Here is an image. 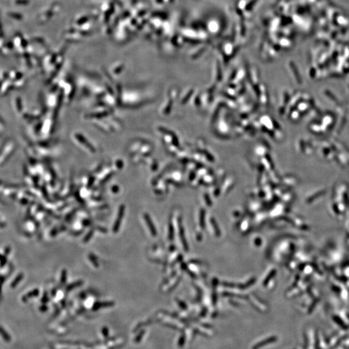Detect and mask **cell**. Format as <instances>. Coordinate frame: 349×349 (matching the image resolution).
Masks as SVG:
<instances>
[{
	"label": "cell",
	"mask_w": 349,
	"mask_h": 349,
	"mask_svg": "<svg viewBox=\"0 0 349 349\" xmlns=\"http://www.w3.org/2000/svg\"><path fill=\"white\" fill-rule=\"evenodd\" d=\"M124 213H125V206L120 205V207H119V209H118L117 217L116 220H115L114 223L113 225V232L114 233H117L119 231L121 223H122V221L124 216Z\"/></svg>",
	"instance_id": "obj_1"
},
{
	"label": "cell",
	"mask_w": 349,
	"mask_h": 349,
	"mask_svg": "<svg viewBox=\"0 0 349 349\" xmlns=\"http://www.w3.org/2000/svg\"><path fill=\"white\" fill-rule=\"evenodd\" d=\"M144 220H145V222H146L147 225L148 226L149 229H150V231L151 233V235L153 236H155L156 235H157V231H156L155 227L153 225V223L152 222V221H151L150 215H149L148 213H144Z\"/></svg>",
	"instance_id": "obj_2"
},
{
	"label": "cell",
	"mask_w": 349,
	"mask_h": 349,
	"mask_svg": "<svg viewBox=\"0 0 349 349\" xmlns=\"http://www.w3.org/2000/svg\"><path fill=\"white\" fill-rule=\"evenodd\" d=\"M83 284V281L82 280L75 281V282H73L72 283H71L70 284H69V285L66 287V290L67 291V292H70V291L74 290V289H76V288L82 286Z\"/></svg>",
	"instance_id": "obj_3"
},
{
	"label": "cell",
	"mask_w": 349,
	"mask_h": 349,
	"mask_svg": "<svg viewBox=\"0 0 349 349\" xmlns=\"http://www.w3.org/2000/svg\"><path fill=\"white\" fill-rule=\"evenodd\" d=\"M88 258H89V260L91 262V263L93 264V265L94 267L98 268L99 266V263H98L97 257L94 255L93 253H90L89 254V255H88Z\"/></svg>",
	"instance_id": "obj_4"
},
{
	"label": "cell",
	"mask_w": 349,
	"mask_h": 349,
	"mask_svg": "<svg viewBox=\"0 0 349 349\" xmlns=\"http://www.w3.org/2000/svg\"><path fill=\"white\" fill-rule=\"evenodd\" d=\"M114 303L113 302H98L94 304V309H97L101 307H111L113 306Z\"/></svg>",
	"instance_id": "obj_5"
},
{
	"label": "cell",
	"mask_w": 349,
	"mask_h": 349,
	"mask_svg": "<svg viewBox=\"0 0 349 349\" xmlns=\"http://www.w3.org/2000/svg\"><path fill=\"white\" fill-rule=\"evenodd\" d=\"M274 340H275V339L274 338L270 337V338L268 339V340H264L263 341L260 342V343H257V345H255V346H254L253 349H259V348L261 347V346H263V345H265L266 344H268V343H271V342H272V341H274Z\"/></svg>",
	"instance_id": "obj_6"
},
{
	"label": "cell",
	"mask_w": 349,
	"mask_h": 349,
	"mask_svg": "<svg viewBox=\"0 0 349 349\" xmlns=\"http://www.w3.org/2000/svg\"><path fill=\"white\" fill-rule=\"evenodd\" d=\"M94 229H91V230H89L87 234L85 235L84 238L83 239V242L84 243H87V242H89V240L91 239V238L93 237V236L94 235Z\"/></svg>",
	"instance_id": "obj_7"
},
{
	"label": "cell",
	"mask_w": 349,
	"mask_h": 349,
	"mask_svg": "<svg viewBox=\"0 0 349 349\" xmlns=\"http://www.w3.org/2000/svg\"><path fill=\"white\" fill-rule=\"evenodd\" d=\"M67 230V227L65 226H60L59 228H54L52 231L51 233H50V234H51V236H55L58 233H59V232H62L65 231Z\"/></svg>",
	"instance_id": "obj_8"
},
{
	"label": "cell",
	"mask_w": 349,
	"mask_h": 349,
	"mask_svg": "<svg viewBox=\"0 0 349 349\" xmlns=\"http://www.w3.org/2000/svg\"><path fill=\"white\" fill-rule=\"evenodd\" d=\"M67 278V272L65 269H63L62 271V273H61V278H60V284H62V285H64V284L66 283Z\"/></svg>",
	"instance_id": "obj_9"
},
{
	"label": "cell",
	"mask_w": 349,
	"mask_h": 349,
	"mask_svg": "<svg viewBox=\"0 0 349 349\" xmlns=\"http://www.w3.org/2000/svg\"><path fill=\"white\" fill-rule=\"evenodd\" d=\"M91 228L94 230H98V231H99L103 233H107L108 232V230L106 228H104V227L100 226H96V225L94 226L93 225L92 226H91Z\"/></svg>",
	"instance_id": "obj_10"
},
{
	"label": "cell",
	"mask_w": 349,
	"mask_h": 349,
	"mask_svg": "<svg viewBox=\"0 0 349 349\" xmlns=\"http://www.w3.org/2000/svg\"><path fill=\"white\" fill-rule=\"evenodd\" d=\"M77 211H78V209H74L73 211H71L69 213H68V214H67L65 217L66 221H69V220L72 219L74 215V214H75Z\"/></svg>",
	"instance_id": "obj_11"
},
{
	"label": "cell",
	"mask_w": 349,
	"mask_h": 349,
	"mask_svg": "<svg viewBox=\"0 0 349 349\" xmlns=\"http://www.w3.org/2000/svg\"><path fill=\"white\" fill-rule=\"evenodd\" d=\"M82 225L85 227H88V226H91L93 225V222L91 221H90L89 219H83L82 220Z\"/></svg>",
	"instance_id": "obj_12"
},
{
	"label": "cell",
	"mask_w": 349,
	"mask_h": 349,
	"mask_svg": "<svg viewBox=\"0 0 349 349\" xmlns=\"http://www.w3.org/2000/svg\"><path fill=\"white\" fill-rule=\"evenodd\" d=\"M83 232V230H79V231H76V232H72L71 233V234L74 235V236H78L81 234H82Z\"/></svg>",
	"instance_id": "obj_13"
}]
</instances>
